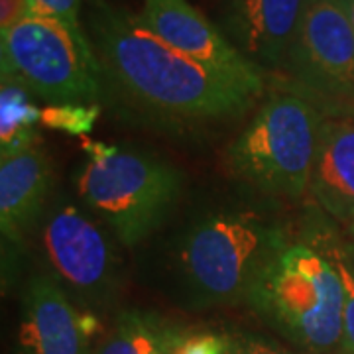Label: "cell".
<instances>
[{"mask_svg": "<svg viewBox=\"0 0 354 354\" xmlns=\"http://www.w3.org/2000/svg\"><path fill=\"white\" fill-rule=\"evenodd\" d=\"M138 18L171 48L262 97L268 73L250 64L189 0H142Z\"/></svg>", "mask_w": 354, "mask_h": 354, "instance_id": "obj_9", "label": "cell"}, {"mask_svg": "<svg viewBox=\"0 0 354 354\" xmlns=\"http://www.w3.org/2000/svg\"><path fill=\"white\" fill-rule=\"evenodd\" d=\"M305 0H221V32L266 73H279Z\"/></svg>", "mask_w": 354, "mask_h": 354, "instance_id": "obj_11", "label": "cell"}, {"mask_svg": "<svg viewBox=\"0 0 354 354\" xmlns=\"http://www.w3.org/2000/svg\"><path fill=\"white\" fill-rule=\"evenodd\" d=\"M93 319L69 299L48 272H36L20 295L18 354H95Z\"/></svg>", "mask_w": 354, "mask_h": 354, "instance_id": "obj_10", "label": "cell"}, {"mask_svg": "<svg viewBox=\"0 0 354 354\" xmlns=\"http://www.w3.org/2000/svg\"><path fill=\"white\" fill-rule=\"evenodd\" d=\"M290 241L278 218L258 209H218L195 216L169 248L181 304L193 309L246 304L254 279Z\"/></svg>", "mask_w": 354, "mask_h": 354, "instance_id": "obj_2", "label": "cell"}, {"mask_svg": "<svg viewBox=\"0 0 354 354\" xmlns=\"http://www.w3.org/2000/svg\"><path fill=\"white\" fill-rule=\"evenodd\" d=\"M53 169L44 146L36 142L0 162V230L8 244L22 246L36 232L53 199Z\"/></svg>", "mask_w": 354, "mask_h": 354, "instance_id": "obj_12", "label": "cell"}, {"mask_svg": "<svg viewBox=\"0 0 354 354\" xmlns=\"http://www.w3.org/2000/svg\"><path fill=\"white\" fill-rule=\"evenodd\" d=\"M191 333L150 309H124L114 317L95 354H176Z\"/></svg>", "mask_w": 354, "mask_h": 354, "instance_id": "obj_14", "label": "cell"}, {"mask_svg": "<svg viewBox=\"0 0 354 354\" xmlns=\"http://www.w3.org/2000/svg\"><path fill=\"white\" fill-rule=\"evenodd\" d=\"M348 225H351V230H353V234H354V215H353V218L348 221Z\"/></svg>", "mask_w": 354, "mask_h": 354, "instance_id": "obj_23", "label": "cell"}, {"mask_svg": "<svg viewBox=\"0 0 354 354\" xmlns=\"http://www.w3.org/2000/svg\"><path fill=\"white\" fill-rule=\"evenodd\" d=\"M309 195L333 218L354 215V118H325L319 132Z\"/></svg>", "mask_w": 354, "mask_h": 354, "instance_id": "obj_13", "label": "cell"}, {"mask_svg": "<svg viewBox=\"0 0 354 354\" xmlns=\"http://www.w3.org/2000/svg\"><path fill=\"white\" fill-rule=\"evenodd\" d=\"M323 120L305 99L272 88L228 146L232 176L264 197L301 199L309 193Z\"/></svg>", "mask_w": 354, "mask_h": 354, "instance_id": "obj_5", "label": "cell"}, {"mask_svg": "<svg viewBox=\"0 0 354 354\" xmlns=\"http://www.w3.org/2000/svg\"><path fill=\"white\" fill-rule=\"evenodd\" d=\"M227 339V354H304L291 351L276 339H268L254 333H234Z\"/></svg>", "mask_w": 354, "mask_h": 354, "instance_id": "obj_19", "label": "cell"}, {"mask_svg": "<svg viewBox=\"0 0 354 354\" xmlns=\"http://www.w3.org/2000/svg\"><path fill=\"white\" fill-rule=\"evenodd\" d=\"M276 87L305 99L323 118H354V28L339 0H305Z\"/></svg>", "mask_w": 354, "mask_h": 354, "instance_id": "obj_8", "label": "cell"}, {"mask_svg": "<svg viewBox=\"0 0 354 354\" xmlns=\"http://www.w3.org/2000/svg\"><path fill=\"white\" fill-rule=\"evenodd\" d=\"M348 250H351V258H353V264H354V250L353 248H348Z\"/></svg>", "mask_w": 354, "mask_h": 354, "instance_id": "obj_24", "label": "cell"}, {"mask_svg": "<svg viewBox=\"0 0 354 354\" xmlns=\"http://www.w3.org/2000/svg\"><path fill=\"white\" fill-rule=\"evenodd\" d=\"M311 244L329 256L337 268L344 290V317H342V346L341 351L354 354V264L348 246H342L329 232H315Z\"/></svg>", "mask_w": 354, "mask_h": 354, "instance_id": "obj_16", "label": "cell"}, {"mask_svg": "<svg viewBox=\"0 0 354 354\" xmlns=\"http://www.w3.org/2000/svg\"><path fill=\"white\" fill-rule=\"evenodd\" d=\"M36 232L46 272L83 313L113 307L124 283V246L99 216L75 195L62 193L50 201Z\"/></svg>", "mask_w": 354, "mask_h": 354, "instance_id": "obj_6", "label": "cell"}, {"mask_svg": "<svg viewBox=\"0 0 354 354\" xmlns=\"http://www.w3.org/2000/svg\"><path fill=\"white\" fill-rule=\"evenodd\" d=\"M28 16V0H0V28L2 32L22 22Z\"/></svg>", "mask_w": 354, "mask_h": 354, "instance_id": "obj_21", "label": "cell"}, {"mask_svg": "<svg viewBox=\"0 0 354 354\" xmlns=\"http://www.w3.org/2000/svg\"><path fill=\"white\" fill-rule=\"evenodd\" d=\"M30 93L22 85L2 79L0 91V150L2 156L20 152L39 142L36 124L41 120V111L30 101Z\"/></svg>", "mask_w": 354, "mask_h": 354, "instance_id": "obj_15", "label": "cell"}, {"mask_svg": "<svg viewBox=\"0 0 354 354\" xmlns=\"http://www.w3.org/2000/svg\"><path fill=\"white\" fill-rule=\"evenodd\" d=\"M85 30L101 67L102 97L153 127H209L241 116L258 99L106 0H88Z\"/></svg>", "mask_w": 354, "mask_h": 354, "instance_id": "obj_1", "label": "cell"}, {"mask_svg": "<svg viewBox=\"0 0 354 354\" xmlns=\"http://www.w3.org/2000/svg\"><path fill=\"white\" fill-rule=\"evenodd\" d=\"M337 354H346V353H342V351H339V353H337Z\"/></svg>", "mask_w": 354, "mask_h": 354, "instance_id": "obj_25", "label": "cell"}, {"mask_svg": "<svg viewBox=\"0 0 354 354\" xmlns=\"http://www.w3.org/2000/svg\"><path fill=\"white\" fill-rule=\"evenodd\" d=\"M2 79L48 104H99L101 67L91 41L62 22L26 16L0 36Z\"/></svg>", "mask_w": 354, "mask_h": 354, "instance_id": "obj_7", "label": "cell"}, {"mask_svg": "<svg viewBox=\"0 0 354 354\" xmlns=\"http://www.w3.org/2000/svg\"><path fill=\"white\" fill-rule=\"evenodd\" d=\"M83 0H28V16L57 20L79 39L91 41L85 26L81 24Z\"/></svg>", "mask_w": 354, "mask_h": 354, "instance_id": "obj_18", "label": "cell"}, {"mask_svg": "<svg viewBox=\"0 0 354 354\" xmlns=\"http://www.w3.org/2000/svg\"><path fill=\"white\" fill-rule=\"evenodd\" d=\"M176 354H227V339L218 335H191Z\"/></svg>", "mask_w": 354, "mask_h": 354, "instance_id": "obj_20", "label": "cell"}, {"mask_svg": "<svg viewBox=\"0 0 354 354\" xmlns=\"http://www.w3.org/2000/svg\"><path fill=\"white\" fill-rule=\"evenodd\" d=\"M87 160L73 174V195L124 248L164 227L183 193V174L153 153L83 140Z\"/></svg>", "mask_w": 354, "mask_h": 354, "instance_id": "obj_3", "label": "cell"}, {"mask_svg": "<svg viewBox=\"0 0 354 354\" xmlns=\"http://www.w3.org/2000/svg\"><path fill=\"white\" fill-rule=\"evenodd\" d=\"M342 4V8H344V12L348 16V20H351V24L354 28V0H339Z\"/></svg>", "mask_w": 354, "mask_h": 354, "instance_id": "obj_22", "label": "cell"}, {"mask_svg": "<svg viewBox=\"0 0 354 354\" xmlns=\"http://www.w3.org/2000/svg\"><path fill=\"white\" fill-rule=\"evenodd\" d=\"M246 305L309 354L342 346L344 290L337 268L315 244L290 241L254 279Z\"/></svg>", "mask_w": 354, "mask_h": 354, "instance_id": "obj_4", "label": "cell"}, {"mask_svg": "<svg viewBox=\"0 0 354 354\" xmlns=\"http://www.w3.org/2000/svg\"><path fill=\"white\" fill-rule=\"evenodd\" d=\"M101 104H48L41 109V124L51 130L83 136L93 128Z\"/></svg>", "mask_w": 354, "mask_h": 354, "instance_id": "obj_17", "label": "cell"}]
</instances>
